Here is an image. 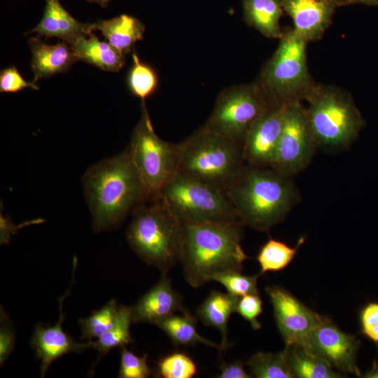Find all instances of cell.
<instances>
[{"instance_id":"cell-34","label":"cell","mask_w":378,"mask_h":378,"mask_svg":"<svg viewBox=\"0 0 378 378\" xmlns=\"http://www.w3.org/2000/svg\"><path fill=\"white\" fill-rule=\"evenodd\" d=\"M236 312L242 318L249 322L254 330H258L261 327L258 318L262 312V302L258 295L248 294L239 298Z\"/></svg>"},{"instance_id":"cell-39","label":"cell","mask_w":378,"mask_h":378,"mask_svg":"<svg viewBox=\"0 0 378 378\" xmlns=\"http://www.w3.org/2000/svg\"><path fill=\"white\" fill-rule=\"evenodd\" d=\"M219 378H249L251 374L248 373L244 368V364L240 361L230 363H223L219 367Z\"/></svg>"},{"instance_id":"cell-5","label":"cell","mask_w":378,"mask_h":378,"mask_svg":"<svg viewBox=\"0 0 378 378\" xmlns=\"http://www.w3.org/2000/svg\"><path fill=\"white\" fill-rule=\"evenodd\" d=\"M132 215L126 232L130 246L144 262L167 275L179 262L181 222L160 198L139 204Z\"/></svg>"},{"instance_id":"cell-27","label":"cell","mask_w":378,"mask_h":378,"mask_svg":"<svg viewBox=\"0 0 378 378\" xmlns=\"http://www.w3.org/2000/svg\"><path fill=\"white\" fill-rule=\"evenodd\" d=\"M252 377L257 378H293L287 349L276 354L258 352L246 362Z\"/></svg>"},{"instance_id":"cell-28","label":"cell","mask_w":378,"mask_h":378,"mask_svg":"<svg viewBox=\"0 0 378 378\" xmlns=\"http://www.w3.org/2000/svg\"><path fill=\"white\" fill-rule=\"evenodd\" d=\"M304 241L302 237L295 247L275 239H268L260 248L257 260L260 267V274L267 272H278L286 267L293 260Z\"/></svg>"},{"instance_id":"cell-1","label":"cell","mask_w":378,"mask_h":378,"mask_svg":"<svg viewBox=\"0 0 378 378\" xmlns=\"http://www.w3.org/2000/svg\"><path fill=\"white\" fill-rule=\"evenodd\" d=\"M82 182L95 232L119 227L139 204L150 200L128 146L89 167Z\"/></svg>"},{"instance_id":"cell-7","label":"cell","mask_w":378,"mask_h":378,"mask_svg":"<svg viewBox=\"0 0 378 378\" xmlns=\"http://www.w3.org/2000/svg\"><path fill=\"white\" fill-rule=\"evenodd\" d=\"M157 198H160L181 222H240L225 192L178 172L162 188Z\"/></svg>"},{"instance_id":"cell-17","label":"cell","mask_w":378,"mask_h":378,"mask_svg":"<svg viewBox=\"0 0 378 378\" xmlns=\"http://www.w3.org/2000/svg\"><path fill=\"white\" fill-rule=\"evenodd\" d=\"M291 17L294 31L307 41L318 38L330 23L332 5L329 0H281Z\"/></svg>"},{"instance_id":"cell-13","label":"cell","mask_w":378,"mask_h":378,"mask_svg":"<svg viewBox=\"0 0 378 378\" xmlns=\"http://www.w3.org/2000/svg\"><path fill=\"white\" fill-rule=\"evenodd\" d=\"M265 290L286 346H302L323 316L307 307L281 286L267 287Z\"/></svg>"},{"instance_id":"cell-29","label":"cell","mask_w":378,"mask_h":378,"mask_svg":"<svg viewBox=\"0 0 378 378\" xmlns=\"http://www.w3.org/2000/svg\"><path fill=\"white\" fill-rule=\"evenodd\" d=\"M119 306L115 299L108 302L99 309L92 312L88 317L80 318V339L90 341L99 337L108 330L115 322Z\"/></svg>"},{"instance_id":"cell-25","label":"cell","mask_w":378,"mask_h":378,"mask_svg":"<svg viewBox=\"0 0 378 378\" xmlns=\"http://www.w3.org/2000/svg\"><path fill=\"white\" fill-rule=\"evenodd\" d=\"M290 368L298 378H340L342 374L334 370L326 360L298 345L286 346Z\"/></svg>"},{"instance_id":"cell-19","label":"cell","mask_w":378,"mask_h":378,"mask_svg":"<svg viewBox=\"0 0 378 378\" xmlns=\"http://www.w3.org/2000/svg\"><path fill=\"white\" fill-rule=\"evenodd\" d=\"M29 44L34 83L40 78L63 73L79 60L70 44L65 41L50 45L36 36L30 38Z\"/></svg>"},{"instance_id":"cell-10","label":"cell","mask_w":378,"mask_h":378,"mask_svg":"<svg viewBox=\"0 0 378 378\" xmlns=\"http://www.w3.org/2000/svg\"><path fill=\"white\" fill-rule=\"evenodd\" d=\"M270 104L255 86L233 87L218 96L202 127L242 146L249 129Z\"/></svg>"},{"instance_id":"cell-26","label":"cell","mask_w":378,"mask_h":378,"mask_svg":"<svg viewBox=\"0 0 378 378\" xmlns=\"http://www.w3.org/2000/svg\"><path fill=\"white\" fill-rule=\"evenodd\" d=\"M132 323V307L119 306L118 316L113 326L97 340L92 341V348L104 356L114 348L133 343L134 340L130 334Z\"/></svg>"},{"instance_id":"cell-9","label":"cell","mask_w":378,"mask_h":378,"mask_svg":"<svg viewBox=\"0 0 378 378\" xmlns=\"http://www.w3.org/2000/svg\"><path fill=\"white\" fill-rule=\"evenodd\" d=\"M307 41L294 30L282 36L262 74L265 89L274 97L273 104L296 101L309 83L306 61Z\"/></svg>"},{"instance_id":"cell-22","label":"cell","mask_w":378,"mask_h":378,"mask_svg":"<svg viewBox=\"0 0 378 378\" xmlns=\"http://www.w3.org/2000/svg\"><path fill=\"white\" fill-rule=\"evenodd\" d=\"M70 46L79 60L104 71L116 72L125 65V55L109 43L99 40L93 33L88 37L76 40Z\"/></svg>"},{"instance_id":"cell-12","label":"cell","mask_w":378,"mask_h":378,"mask_svg":"<svg viewBox=\"0 0 378 378\" xmlns=\"http://www.w3.org/2000/svg\"><path fill=\"white\" fill-rule=\"evenodd\" d=\"M360 344L354 335L344 332L323 316L301 346L326 360L338 372L361 377L356 362Z\"/></svg>"},{"instance_id":"cell-16","label":"cell","mask_w":378,"mask_h":378,"mask_svg":"<svg viewBox=\"0 0 378 378\" xmlns=\"http://www.w3.org/2000/svg\"><path fill=\"white\" fill-rule=\"evenodd\" d=\"M186 311L182 298L173 288L167 275H162L160 281L132 307L133 323L153 325L170 315Z\"/></svg>"},{"instance_id":"cell-2","label":"cell","mask_w":378,"mask_h":378,"mask_svg":"<svg viewBox=\"0 0 378 378\" xmlns=\"http://www.w3.org/2000/svg\"><path fill=\"white\" fill-rule=\"evenodd\" d=\"M244 224L181 222L179 262L186 281L197 288L221 272H241L248 257L241 248Z\"/></svg>"},{"instance_id":"cell-41","label":"cell","mask_w":378,"mask_h":378,"mask_svg":"<svg viewBox=\"0 0 378 378\" xmlns=\"http://www.w3.org/2000/svg\"><path fill=\"white\" fill-rule=\"evenodd\" d=\"M354 3H361L367 5L378 6V0H350Z\"/></svg>"},{"instance_id":"cell-36","label":"cell","mask_w":378,"mask_h":378,"mask_svg":"<svg viewBox=\"0 0 378 378\" xmlns=\"http://www.w3.org/2000/svg\"><path fill=\"white\" fill-rule=\"evenodd\" d=\"M27 88L38 90V87L34 82L25 80L14 66L1 71L0 92L1 93L18 92Z\"/></svg>"},{"instance_id":"cell-31","label":"cell","mask_w":378,"mask_h":378,"mask_svg":"<svg viewBox=\"0 0 378 378\" xmlns=\"http://www.w3.org/2000/svg\"><path fill=\"white\" fill-rule=\"evenodd\" d=\"M197 371L191 357L183 352H174L162 357L157 363V372L163 378H191Z\"/></svg>"},{"instance_id":"cell-32","label":"cell","mask_w":378,"mask_h":378,"mask_svg":"<svg viewBox=\"0 0 378 378\" xmlns=\"http://www.w3.org/2000/svg\"><path fill=\"white\" fill-rule=\"evenodd\" d=\"M236 270H230L214 275L211 281L222 284L227 293L237 297L258 293V275L246 276Z\"/></svg>"},{"instance_id":"cell-4","label":"cell","mask_w":378,"mask_h":378,"mask_svg":"<svg viewBox=\"0 0 378 378\" xmlns=\"http://www.w3.org/2000/svg\"><path fill=\"white\" fill-rule=\"evenodd\" d=\"M178 144V172L225 192L246 164L241 145L202 127Z\"/></svg>"},{"instance_id":"cell-11","label":"cell","mask_w":378,"mask_h":378,"mask_svg":"<svg viewBox=\"0 0 378 378\" xmlns=\"http://www.w3.org/2000/svg\"><path fill=\"white\" fill-rule=\"evenodd\" d=\"M317 148L306 110L298 100L286 103L283 127L271 167L292 177L309 164Z\"/></svg>"},{"instance_id":"cell-30","label":"cell","mask_w":378,"mask_h":378,"mask_svg":"<svg viewBox=\"0 0 378 378\" xmlns=\"http://www.w3.org/2000/svg\"><path fill=\"white\" fill-rule=\"evenodd\" d=\"M132 58L133 64L127 76L128 88L134 95L144 101L156 90L158 76L149 65L140 61L135 52Z\"/></svg>"},{"instance_id":"cell-24","label":"cell","mask_w":378,"mask_h":378,"mask_svg":"<svg viewBox=\"0 0 378 378\" xmlns=\"http://www.w3.org/2000/svg\"><path fill=\"white\" fill-rule=\"evenodd\" d=\"M196 318L188 311L170 315L159 321L155 326L162 330L172 342L178 346H192L204 344L220 349L217 344L200 335L197 330Z\"/></svg>"},{"instance_id":"cell-42","label":"cell","mask_w":378,"mask_h":378,"mask_svg":"<svg viewBox=\"0 0 378 378\" xmlns=\"http://www.w3.org/2000/svg\"><path fill=\"white\" fill-rule=\"evenodd\" d=\"M90 3H97L102 8H106L111 0H86Z\"/></svg>"},{"instance_id":"cell-15","label":"cell","mask_w":378,"mask_h":378,"mask_svg":"<svg viewBox=\"0 0 378 378\" xmlns=\"http://www.w3.org/2000/svg\"><path fill=\"white\" fill-rule=\"evenodd\" d=\"M69 294V289L59 299V316L57 322L53 325L38 323L31 337V346L36 357L41 360L40 374L43 377L55 360L69 353H82L92 347V341L78 342L62 328L64 316L62 312L63 302Z\"/></svg>"},{"instance_id":"cell-38","label":"cell","mask_w":378,"mask_h":378,"mask_svg":"<svg viewBox=\"0 0 378 378\" xmlns=\"http://www.w3.org/2000/svg\"><path fill=\"white\" fill-rule=\"evenodd\" d=\"M43 220L41 219L38 220H34L29 222H25L24 223H22L18 226L14 225L11 221L10 219L8 217H6L3 216L1 214V218H0V242L1 244H6L9 242L11 237L15 234V233L17 232V230L27 225H30L32 223H39L42 222Z\"/></svg>"},{"instance_id":"cell-3","label":"cell","mask_w":378,"mask_h":378,"mask_svg":"<svg viewBox=\"0 0 378 378\" xmlns=\"http://www.w3.org/2000/svg\"><path fill=\"white\" fill-rule=\"evenodd\" d=\"M290 178L271 167L245 164L226 191L240 222L266 231L283 221L300 200Z\"/></svg>"},{"instance_id":"cell-33","label":"cell","mask_w":378,"mask_h":378,"mask_svg":"<svg viewBox=\"0 0 378 378\" xmlns=\"http://www.w3.org/2000/svg\"><path fill=\"white\" fill-rule=\"evenodd\" d=\"M120 365L118 377L147 378L151 375L152 370L148 363L147 355H135L126 346L120 347Z\"/></svg>"},{"instance_id":"cell-37","label":"cell","mask_w":378,"mask_h":378,"mask_svg":"<svg viewBox=\"0 0 378 378\" xmlns=\"http://www.w3.org/2000/svg\"><path fill=\"white\" fill-rule=\"evenodd\" d=\"M359 322L361 333L378 344V302H369L361 309Z\"/></svg>"},{"instance_id":"cell-20","label":"cell","mask_w":378,"mask_h":378,"mask_svg":"<svg viewBox=\"0 0 378 378\" xmlns=\"http://www.w3.org/2000/svg\"><path fill=\"white\" fill-rule=\"evenodd\" d=\"M239 298L228 293L212 290L196 312L197 317L204 326H212L220 331V353L230 346L227 340V324L230 316L236 312Z\"/></svg>"},{"instance_id":"cell-14","label":"cell","mask_w":378,"mask_h":378,"mask_svg":"<svg viewBox=\"0 0 378 378\" xmlns=\"http://www.w3.org/2000/svg\"><path fill=\"white\" fill-rule=\"evenodd\" d=\"M286 103L270 104L249 129L242 144L246 164L272 167L281 136Z\"/></svg>"},{"instance_id":"cell-35","label":"cell","mask_w":378,"mask_h":378,"mask_svg":"<svg viewBox=\"0 0 378 378\" xmlns=\"http://www.w3.org/2000/svg\"><path fill=\"white\" fill-rule=\"evenodd\" d=\"M15 333L14 326L1 305L0 309V365L2 366L15 349Z\"/></svg>"},{"instance_id":"cell-21","label":"cell","mask_w":378,"mask_h":378,"mask_svg":"<svg viewBox=\"0 0 378 378\" xmlns=\"http://www.w3.org/2000/svg\"><path fill=\"white\" fill-rule=\"evenodd\" d=\"M92 31L98 30L113 47L124 55L134 44L143 38L145 27L137 18L126 14L92 23Z\"/></svg>"},{"instance_id":"cell-6","label":"cell","mask_w":378,"mask_h":378,"mask_svg":"<svg viewBox=\"0 0 378 378\" xmlns=\"http://www.w3.org/2000/svg\"><path fill=\"white\" fill-rule=\"evenodd\" d=\"M307 97L306 113L318 147L329 152L346 149L364 125L352 101L330 90L312 91Z\"/></svg>"},{"instance_id":"cell-18","label":"cell","mask_w":378,"mask_h":378,"mask_svg":"<svg viewBox=\"0 0 378 378\" xmlns=\"http://www.w3.org/2000/svg\"><path fill=\"white\" fill-rule=\"evenodd\" d=\"M28 33H37L46 37H57L71 44L92 33V24L83 23L74 18L59 0H46L43 16L40 22Z\"/></svg>"},{"instance_id":"cell-40","label":"cell","mask_w":378,"mask_h":378,"mask_svg":"<svg viewBox=\"0 0 378 378\" xmlns=\"http://www.w3.org/2000/svg\"><path fill=\"white\" fill-rule=\"evenodd\" d=\"M363 377L378 378V363L376 360L373 361L372 368L363 375Z\"/></svg>"},{"instance_id":"cell-23","label":"cell","mask_w":378,"mask_h":378,"mask_svg":"<svg viewBox=\"0 0 378 378\" xmlns=\"http://www.w3.org/2000/svg\"><path fill=\"white\" fill-rule=\"evenodd\" d=\"M244 19L251 27L267 37L281 36L279 18L281 0H243Z\"/></svg>"},{"instance_id":"cell-8","label":"cell","mask_w":378,"mask_h":378,"mask_svg":"<svg viewBox=\"0 0 378 378\" xmlns=\"http://www.w3.org/2000/svg\"><path fill=\"white\" fill-rule=\"evenodd\" d=\"M127 146L147 189L149 200L157 198L162 188L178 172L180 146L179 144L167 142L156 134L144 101L140 120Z\"/></svg>"}]
</instances>
